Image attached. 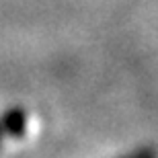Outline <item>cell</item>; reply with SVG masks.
Segmentation results:
<instances>
[{"mask_svg": "<svg viewBox=\"0 0 158 158\" xmlns=\"http://www.w3.org/2000/svg\"><path fill=\"white\" fill-rule=\"evenodd\" d=\"M125 158H154V150L142 148V150H138V152H134L131 156H125Z\"/></svg>", "mask_w": 158, "mask_h": 158, "instance_id": "obj_2", "label": "cell"}, {"mask_svg": "<svg viewBox=\"0 0 158 158\" xmlns=\"http://www.w3.org/2000/svg\"><path fill=\"white\" fill-rule=\"evenodd\" d=\"M27 129V113L23 107H10L0 115V148L6 135L21 138Z\"/></svg>", "mask_w": 158, "mask_h": 158, "instance_id": "obj_1", "label": "cell"}]
</instances>
